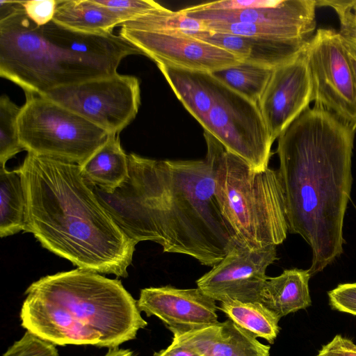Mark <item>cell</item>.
Returning <instances> with one entry per match:
<instances>
[{"label":"cell","mask_w":356,"mask_h":356,"mask_svg":"<svg viewBox=\"0 0 356 356\" xmlns=\"http://www.w3.org/2000/svg\"><path fill=\"white\" fill-rule=\"evenodd\" d=\"M129 177L112 193L91 185L101 204L136 244L213 266L240 245L215 195L211 167L200 160H154L128 154ZM89 184V183H88Z\"/></svg>","instance_id":"1"},{"label":"cell","mask_w":356,"mask_h":356,"mask_svg":"<svg viewBox=\"0 0 356 356\" xmlns=\"http://www.w3.org/2000/svg\"><path fill=\"white\" fill-rule=\"evenodd\" d=\"M355 132L334 113L314 105L277 138L288 229L311 248V276L343 252Z\"/></svg>","instance_id":"2"},{"label":"cell","mask_w":356,"mask_h":356,"mask_svg":"<svg viewBox=\"0 0 356 356\" xmlns=\"http://www.w3.org/2000/svg\"><path fill=\"white\" fill-rule=\"evenodd\" d=\"M19 168L24 232L79 268L127 277L136 244L101 204L80 165L27 153Z\"/></svg>","instance_id":"3"},{"label":"cell","mask_w":356,"mask_h":356,"mask_svg":"<svg viewBox=\"0 0 356 356\" xmlns=\"http://www.w3.org/2000/svg\"><path fill=\"white\" fill-rule=\"evenodd\" d=\"M25 294L22 326L54 345L118 348L147 325L120 280L88 270L42 277Z\"/></svg>","instance_id":"4"},{"label":"cell","mask_w":356,"mask_h":356,"mask_svg":"<svg viewBox=\"0 0 356 356\" xmlns=\"http://www.w3.org/2000/svg\"><path fill=\"white\" fill-rule=\"evenodd\" d=\"M127 54L120 35L76 32L53 20L38 26L24 8L0 21V76L26 96L117 74Z\"/></svg>","instance_id":"5"},{"label":"cell","mask_w":356,"mask_h":356,"mask_svg":"<svg viewBox=\"0 0 356 356\" xmlns=\"http://www.w3.org/2000/svg\"><path fill=\"white\" fill-rule=\"evenodd\" d=\"M204 137L216 200L239 243L249 248L282 243L289 229L278 170L254 171L206 131Z\"/></svg>","instance_id":"6"},{"label":"cell","mask_w":356,"mask_h":356,"mask_svg":"<svg viewBox=\"0 0 356 356\" xmlns=\"http://www.w3.org/2000/svg\"><path fill=\"white\" fill-rule=\"evenodd\" d=\"M28 153L81 165L109 134L74 111L39 95L26 96L17 118Z\"/></svg>","instance_id":"7"},{"label":"cell","mask_w":356,"mask_h":356,"mask_svg":"<svg viewBox=\"0 0 356 356\" xmlns=\"http://www.w3.org/2000/svg\"><path fill=\"white\" fill-rule=\"evenodd\" d=\"M216 80L214 102L201 126L251 169L265 170L273 142L258 104Z\"/></svg>","instance_id":"8"},{"label":"cell","mask_w":356,"mask_h":356,"mask_svg":"<svg viewBox=\"0 0 356 356\" xmlns=\"http://www.w3.org/2000/svg\"><path fill=\"white\" fill-rule=\"evenodd\" d=\"M41 96L80 115L109 135H118L126 128L140 105L138 79L118 73L59 87Z\"/></svg>","instance_id":"9"},{"label":"cell","mask_w":356,"mask_h":356,"mask_svg":"<svg viewBox=\"0 0 356 356\" xmlns=\"http://www.w3.org/2000/svg\"><path fill=\"white\" fill-rule=\"evenodd\" d=\"M305 52L314 105L331 111L356 129V82L340 32L317 29Z\"/></svg>","instance_id":"10"},{"label":"cell","mask_w":356,"mask_h":356,"mask_svg":"<svg viewBox=\"0 0 356 356\" xmlns=\"http://www.w3.org/2000/svg\"><path fill=\"white\" fill-rule=\"evenodd\" d=\"M277 259L275 245L249 248L238 245L196 281L197 286L220 302H260L267 268Z\"/></svg>","instance_id":"11"},{"label":"cell","mask_w":356,"mask_h":356,"mask_svg":"<svg viewBox=\"0 0 356 356\" xmlns=\"http://www.w3.org/2000/svg\"><path fill=\"white\" fill-rule=\"evenodd\" d=\"M120 26L119 35L156 64L212 73L242 61L234 54L184 31L153 32Z\"/></svg>","instance_id":"12"},{"label":"cell","mask_w":356,"mask_h":356,"mask_svg":"<svg viewBox=\"0 0 356 356\" xmlns=\"http://www.w3.org/2000/svg\"><path fill=\"white\" fill-rule=\"evenodd\" d=\"M313 93L305 49L293 59L273 68L257 103L273 142L309 107Z\"/></svg>","instance_id":"13"},{"label":"cell","mask_w":356,"mask_h":356,"mask_svg":"<svg viewBox=\"0 0 356 356\" xmlns=\"http://www.w3.org/2000/svg\"><path fill=\"white\" fill-rule=\"evenodd\" d=\"M137 305L147 316L161 319L173 333L186 332L218 322L216 301L196 289L172 286L141 289Z\"/></svg>","instance_id":"14"},{"label":"cell","mask_w":356,"mask_h":356,"mask_svg":"<svg viewBox=\"0 0 356 356\" xmlns=\"http://www.w3.org/2000/svg\"><path fill=\"white\" fill-rule=\"evenodd\" d=\"M172 334V341L190 347L200 356H270V346L263 344L229 318Z\"/></svg>","instance_id":"15"},{"label":"cell","mask_w":356,"mask_h":356,"mask_svg":"<svg viewBox=\"0 0 356 356\" xmlns=\"http://www.w3.org/2000/svg\"><path fill=\"white\" fill-rule=\"evenodd\" d=\"M184 32L233 53L243 61L270 68L293 59L307 46L296 40L236 35L207 30Z\"/></svg>","instance_id":"16"},{"label":"cell","mask_w":356,"mask_h":356,"mask_svg":"<svg viewBox=\"0 0 356 356\" xmlns=\"http://www.w3.org/2000/svg\"><path fill=\"white\" fill-rule=\"evenodd\" d=\"M316 0H281L273 7L232 10L182 9L188 17L207 23H254L280 25L316 24Z\"/></svg>","instance_id":"17"},{"label":"cell","mask_w":356,"mask_h":356,"mask_svg":"<svg viewBox=\"0 0 356 356\" xmlns=\"http://www.w3.org/2000/svg\"><path fill=\"white\" fill-rule=\"evenodd\" d=\"M156 65L184 108L202 125L214 102L216 77L207 72Z\"/></svg>","instance_id":"18"},{"label":"cell","mask_w":356,"mask_h":356,"mask_svg":"<svg viewBox=\"0 0 356 356\" xmlns=\"http://www.w3.org/2000/svg\"><path fill=\"white\" fill-rule=\"evenodd\" d=\"M308 269L284 270L277 277H268L262 289L260 302L280 318L309 307L312 299Z\"/></svg>","instance_id":"19"},{"label":"cell","mask_w":356,"mask_h":356,"mask_svg":"<svg viewBox=\"0 0 356 356\" xmlns=\"http://www.w3.org/2000/svg\"><path fill=\"white\" fill-rule=\"evenodd\" d=\"M53 21L70 30L90 35L113 33L122 22L97 0H57Z\"/></svg>","instance_id":"20"},{"label":"cell","mask_w":356,"mask_h":356,"mask_svg":"<svg viewBox=\"0 0 356 356\" xmlns=\"http://www.w3.org/2000/svg\"><path fill=\"white\" fill-rule=\"evenodd\" d=\"M81 167L85 179L106 193H112L129 177L128 154L118 135H109L106 142Z\"/></svg>","instance_id":"21"},{"label":"cell","mask_w":356,"mask_h":356,"mask_svg":"<svg viewBox=\"0 0 356 356\" xmlns=\"http://www.w3.org/2000/svg\"><path fill=\"white\" fill-rule=\"evenodd\" d=\"M26 197L19 168L0 165V236L25 231Z\"/></svg>","instance_id":"22"},{"label":"cell","mask_w":356,"mask_h":356,"mask_svg":"<svg viewBox=\"0 0 356 356\" xmlns=\"http://www.w3.org/2000/svg\"><path fill=\"white\" fill-rule=\"evenodd\" d=\"M218 309L251 335L271 344L280 332V318L260 302H223Z\"/></svg>","instance_id":"23"},{"label":"cell","mask_w":356,"mask_h":356,"mask_svg":"<svg viewBox=\"0 0 356 356\" xmlns=\"http://www.w3.org/2000/svg\"><path fill=\"white\" fill-rule=\"evenodd\" d=\"M205 30L236 35L296 40L309 44L316 24L280 25L254 23H207Z\"/></svg>","instance_id":"24"},{"label":"cell","mask_w":356,"mask_h":356,"mask_svg":"<svg viewBox=\"0 0 356 356\" xmlns=\"http://www.w3.org/2000/svg\"><path fill=\"white\" fill-rule=\"evenodd\" d=\"M273 68L241 61L212 72L218 81L243 95L258 103L270 79Z\"/></svg>","instance_id":"25"},{"label":"cell","mask_w":356,"mask_h":356,"mask_svg":"<svg viewBox=\"0 0 356 356\" xmlns=\"http://www.w3.org/2000/svg\"><path fill=\"white\" fill-rule=\"evenodd\" d=\"M120 26L132 29L153 32L205 30L203 22L188 17L181 10L172 11L164 7L152 10Z\"/></svg>","instance_id":"26"},{"label":"cell","mask_w":356,"mask_h":356,"mask_svg":"<svg viewBox=\"0 0 356 356\" xmlns=\"http://www.w3.org/2000/svg\"><path fill=\"white\" fill-rule=\"evenodd\" d=\"M21 107L17 106L6 95L0 97V165L19 152L22 146L17 128V118Z\"/></svg>","instance_id":"27"},{"label":"cell","mask_w":356,"mask_h":356,"mask_svg":"<svg viewBox=\"0 0 356 356\" xmlns=\"http://www.w3.org/2000/svg\"><path fill=\"white\" fill-rule=\"evenodd\" d=\"M97 1L113 12L122 22V24L163 7L152 0Z\"/></svg>","instance_id":"28"},{"label":"cell","mask_w":356,"mask_h":356,"mask_svg":"<svg viewBox=\"0 0 356 356\" xmlns=\"http://www.w3.org/2000/svg\"><path fill=\"white\" fill-rule=\"evenodd\" d=\"M2 356H59L55 345L26 331Z\"/></svg>","instance_id":"29"},{"label":"cell","mask_w":356,"mask_h":356,"mask_svg":"<svg viewBox=\"0 0 356 356\" xmlns=\"http://www.w3.org/2000/svg\"><path fill=\"white\" fill-rule=\"evenodd\" d=\"M327 295L332 309L356 316V282L340 284Z\"/></svg>","instance_id":"30"},{"label":"cell","mask_w":356,"mask_h":356,"mask_svg":"<svg viewBox=\"0 0 356 356\" xmlns=\"http://www.w3.org/2000/svg\"><path fill=\"white\" fill-rule=\"evenodd\" d=\"M281 0H223L204 3L189 7L195 10H232L273 7Z\"/></svg>","instance_id":"31"},{"label":"cell","mask_w":356,"mask_h":356,"mask_svg":"<svg viewBox=\"0 0 356 356\" xmlns=\"http://www.w3.org/2000/svg\"><path fill=\"white\" fill-rule=\"evenodd\" d=\"M27 17L37 26H42L53 20L57 6V0L22 1Z\"/></svg>","instance_id":"32"},{"label":"cell","mask_w":356,"mask_h":356,"mask_svg":"<svg viewBox=\"0 0 356 356\" xmlns=\"http://www.w3.org/2000/svg\"><path fill=\"white\" fill-rule=\"evenodd\" d=\"M316 356H356V344L352 340L337 334L322 346Z\"/></svg>","instance_id":"33"},{"label":"cell","mask_w":356,"mask_h":356,"mask_svg":"<svg viewBox=\"0 0 356 356\" xmlns=\"http://www.w3.org/2000/svg\"><path fill=\"white\" fill-rule=\"evenodd\" d=\"M154 356H200L190 347L172 341L165 349L161 350L154 354Z\"/></svg>","instance_id":"34"},{"label":"cell","mask_w":356,"mask_h":356,"mask_svg":"<svg viewBox=\"0 0 356 356\" xmlns=\"http://www.w3.org/2000/svg\"><path fill=\"white\" fill-rule=\"evenodd\" d=\"M22 8V1L1 0L0 21Z\"/></svg>","instance_id":"35"},{"label":"cell","mask_w":356,"mask_h":356,"mask_svg":"<svg viewBox=\"0 0 356 356\" xmlns=\"http://www.w3.org/2000/svg\"><path fill=\"white\" fill-rule=\"evenodd\" d=\"M342 37L343 39L344 44L346 48V51L352 66L355 80L356 82V50L348 40H346L343 35Z\"/></svg>","instance_id":"36"},{"label":"cell","mask_w":356,"mask_h":356,"mask_svg":"<svg viewBox=\"0 0 356 356\" xmlns=\"http://www.w3.org/2000/svg\"><path fill=\"white\" fill-rule=\"evenodd\" d=\"M104 356H134V353L129 349L114 348H109L107 353Z\"/></svg>","instance_id":"37"},{"label":"cell","mask_w":356,"mask_h":356,"mask_svg":"<svg viewBox=\"0 0 356 356\" xmlns=\"http://www.w3.org/2000/svg\"><path fill=\"white\" fill-rule=\"evenodd\" d=\"M343 36L349 41V42L353 45V47L356 50V36Z\"/></svg>","instance_id":"38"}]
</instances>
